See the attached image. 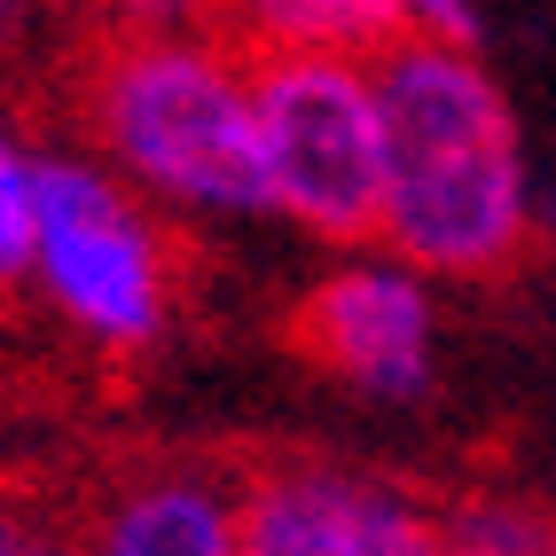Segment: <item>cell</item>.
Returning <instances> with one entry per match:
<instances>
[{
    "instance_id": "obj_1",
    "label": "cell",
    "mask_w": 556,
    "mask_h": 556,
    "mask_svg": "<svg viewBox=\"0 0 556 556\" xmlns=\"http://www.w3.org/2000/svg\"><path fill=\"white\" fill-rule=\"evenodd\" d=\"M384 219L377 251L431 282H502L541 243L533 134L478 48L400 40L377 55Z\"/></svg>"
},
{
    "instance_id": "obj_2",
    "label": "cell",
    "mask_w": 556,
    "mask_h": 556,
    "mask_svg": "<svg viewBox=\"0 0 556 556\" xmlns=\"http://www.w3.org/2000/svg\"><path fill=\"white\" fill-rule=\"evenodd\" d=\"M71 141L118 173L173 228H228L267 212L258 180V63L228 31L189 40H79L63 63Z\"/></svg>"
},
{
    "instance_id": "obj_3",
    "label": "cell",
    "mask_w": 556,
    "mask_h": 556,
    "mask_svg": "<svg viewBox=\"0 0 556 556\" xmlns=\"http://www.w3.org/2000/svg\"><path fill=\"white\" fill-rule=\"evenodd\" d=\"M16 290L79 353L134 368L173 338L180 299H189V251L173 219L141 204L118 173H102L79 141H48Z\"/></svg>"
},
{
    "instance_id": "obj_4",
    "label": "cell",
    "mask_w": 556,
    "mask_h": 556,
    "mask_svg": "<svg viewBox=\"0 0 556 556\" xmlns=\"http://www.w3.org/2000/svg\"><path fill=\"white\" fill-rule=\"evenodd\" d=\"M258 180L267 219L329 251L377 243L384 219V94L377 63L267 55L258 63Z\"/></svg>"
},
{
    "instance_id": "obj_5",
    "label": "cell",
    "mask_w": 556,
    "mask_h": 556,
    "mask_svg": "<svg viewBox=\"0 0 556 556\" xmlns=\"http://www.w3.org/2000/svg\"><path fill=\"white\" fill-rule=\"evenodd\" d=\"M447 502L338 455H243V556H439Z\"/></svg>"
},
{
    "instance_id": "obj_6",
    "label": "cell",
    "mask_w": 556,
    "mask_h": 556,
    "mask_svg": "<svg viewBox=\"0 0 556 556\" xmlns=\"http://www.w3.org/2000/svg\"><path fill=\"white\" fill-rule=\"evenodd\" d=\"M290 345H299L306 368H321L329 384H345L361 400H384V407L424 400L439 384L431 275H416L407 258L377 243L338 251L290 306Z\"/></svg>"
},
{
    "instance_id": "obj_7",
    "label": "cell",
    "mask_w": 556,
    "mask_h": 556,
    "mask_svg": "<svg viewBox=\"0 0 556 556\" xmlns=\"http://www.w3.org/2000/svg\"><path fill=\"white\" fill-rule=\"evenodd\" d=\"M71 556H243L236 455H134L71 494Z\"/></svg>"
},
{
    "instance_id": "obj_8",
    "label": "cell",
    "mask_w": 556,
    "mask_h": 556,
    "mask_svg": "<svg viewBox=\"0 0 556 556\" xmlns=\"http://www.w3.org/2000/svg\"><path fill=\"white\" fill-rule=\"evenodd\" d=\"M219 31L251 55H353L377 63L400 48V0H219Z\"/></svg>"
},
{
    "instance_id": "obj_9",
    "label": "cell",
    "mask_w": 556,
    "mask_h": 556,
    "mask_svg": "<svg viewBox=\"0 0 556 556\" xmlns=\"http://www.w3.org/2000/svg\"><path fill=\"white\" fill-rule=\"evenodd\" d=\"M40 150L48 141L24 126V110L0 94V290L24 282L31 251V197H40Z\"/></svg>"
},
{
    "instance_id": "obj_10",
    "label": "cell",
    "mask_w": 556,
    "mask_h": 556,
    "mask_svg": "<svg viewBox=\"0 0 556 556\" xmlns=\"http://www.w3.org/2000/svg\"><path fill=\"white\" fill-rule=\"evenodd\" d=\"M447 541H478V548H502V556H541L556 541V509L526 502V494H455L447 502Z\"/></svg>"
},
{
    "instance_id": "obj_11",
    "label": "cell",
    "mask_w": 556,
    "mask_h": 556,
    "mask_svg": "<svg viewBox=\"0 0 556 556\" xmlns=\"http://www.w3.org/2000/svg\"><path fill=\"white\" fill-rule=\"evenodd\" d=\"M0 556H71V494L0 470Z\"/></svg>"
},
{
    "instance_id": "obj_12",
    "label": "cell",
    "mask_w": 556,
    "mask_h": 556,
    "mask_svg": "<svg viewBox=\"0 0 556 556\" xmlns=\"http://www.w3.org/2000/svg\"><path fill=\"white\" fill-rule=\"evenodd\" d=\"M94 40H189L219 31V0H79Z\"/></svg>"
},
{
    "instance_id": "obj_13",
    "label": "cell",
    "mask_w": 556,
    "mask_h": 556,
    "mask_svg": "<svg viewBox=\"0 0 556 556\" xmlns=\"http://www.w3.org/2000/svg\"><path fill=\"white\" fill-rule=\"evenodd\" d=\"M400 40L478 48V0H400Z\"/></svg>"
},
{
    "instance_id": "obj_14",
    "label": "cell",
    "mask_w": 556,
    "mask_h": 556,
    "mask_svg": "<svg viewBox=\"0 0 556 556\" xmlns=\"http://www.w3.org/2000/svg\"><path fill=\"white\" fill-rule=\"evenodd\" d=\"M48 24H55V0H0V71L24 63V55H40Z\"/></svg>"
},
{
    "instance_id": "obj_15",
    "label": "cell",
    "mask_w": 556,
    "mask_h": 556,
    "mask_svg": "<svg viewBox=\"0 0 556 556\" xmlns=\"http://www.w3.org/2000/svg\"><path fill=\"white\" fill-rule=\"evenodd\" d=\"M533 212H541V236H556V141L533 150Z\"/></svg>"
},
{
    "instance_id": "obj_16",
    "label": "cell",
    "mask_w": 556,
    "mask_h": 556,
    "mask_svg": "<svg viewBox=\"0 0 556 556\" xmlns=\"http://www.w3.org/2000/svg\"><path fill=\"white\" fill-rule=\"evenodd\" d=\"M439 556H502V548H478V541H447Z\"/></svg>"
},
{
    "instance_id": "obj_17",
    "label": "cell",
    "mask_w": 556,
    "mask_h": 556,
    "mask_svg": "<svg viewBox=\"0 0 556 556\" xmlns=\"http://www.w3.org/2000/svg\"><path fill=\"white\" fill-rule=\"evenodd\" d=\"M541 556H556V541H548V548H541Z\"/></svg>"
},
{
    "instance_id": "obj_18",
    "label": "cell",
    "mask_w": 556,
    "mask_h": 556,
    "mask_svg": "<svg viewBox=\"0 0 556 556\" xmlns=\"http://www.w3.org/2000/svg\"><path fill=\"white\" fill-rule=\"evenodd\" d=\"M0 384H9V368H0Z\"/></svg>"
}]
</instances>
